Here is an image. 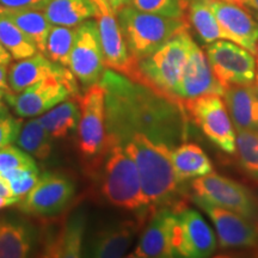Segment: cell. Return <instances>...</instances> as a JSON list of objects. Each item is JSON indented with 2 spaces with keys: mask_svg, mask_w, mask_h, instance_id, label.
Segmentation results:
<instances>
[{
  "mask_svg": "<svg viewBox=\"0 0 258 258\" xmlns=\"http://www.w3.org/2000/svg\"><path fill=\"white\" fill-rule=\"evenodd\" d=\"M222 97L235 131L258 132V90L254 84L228 86Z\"/></svg>",
  "mask_w": 258,
  "mask_h": 258,
  "instance_id": "44dd1931",
  "label": "cell"
},
{
  "mask_svg": "<svg viewBox=\"0 0 258 258\" xmlns=\"http://www.w3.org/2000/svg\"><path fill=\"white\" fill-rule=\"evenodd\" d=\"M10 169H37L36 161L22 148L9 145L0 150V172Z\"/></svg>",
  "mask_w": 258,
  "mask_h": 258,
  "instance_id": "836d02e7",
  "label": "cell"
},
{
  "mask_svg": "<svg viewBox=\"0 0 258 258\" xmlns=\"http://www.w3.org/2000/svg\"><path fill=\"white\" fill-rule=\"evenodd\" d=\"M93 2L98 8L95 18L106 69L139 82L138 62L129 54L117 15L103 2Z\"/></svg>",
  "mask_w": 258,
  "mask_h": 258,
  "instance_id": "8fae6325",
  "label": "cell"
},
{
  "mask_svg": "<svg viewBox=\"0 0 258 258\" xmlns=\"http://www.w3.org/2000/svg\"><path fill=\"white\" fill-rule=\"evenodd\" d=\"M254 86H256L258 90V56H257V70H256V77H254Z\"/></svg>",
  "mask_w": 258,
  "mask_h": 258,
  "instance_id": "f6af8a7d",
  "label": "cell"
},
{
  "mask_svg": "<svg viewBox=\"0 0 258 258\" xmlns=\"http://www.w3.org/2000/svg\"><path fill=\"white\" fill-rule=\"evenodd\" d=\"M53 0H0V5L9 10H38L43 11Z\"/></svg>",
  "mask_w": 258,
  "mask_h": 258,
  "instance_id": "8d00e7d4",
  "label": "cell"
},
{
  "mask_svg": "<svg viewBox=\"0 0 258 258\" xmlns=\"http://www.w3.org/2000/svg\"><path fill=\"white\" fill-rule=\"evenodd\" d=\"M235 152L241 170L258 183V132L235 131Z\"/></svg>",
  "mask_w": 258,
  "mask_h": 258,
  "instance_id": "1f68e13d",
  "label": "cell"
},
{
  "mask_svg": "<svg viewBox=\"0 0 258 258\" xmlns=\"http://www.w3.org/2000/svg\"><path fill=\"white\" fill-rule=\"evenodd\" d=\"M85 217L83 214L64 221L56 233L43 244L42 256L50 258H78L83 253Z\"/></svg>",
  "mask_w": 258,
  "mask_h": 258,
  "instance_id": "7402d4cb",
  "label": "cell"
},
{
  "mask_svg": "<svg viewBox=\"0 0 258 258\" xmlns=\"http://www.w3.org/2000/svg\"><path fill=\"white\" fill-rule=\"evenodd\" d=\"M5 15L34 42L37 50L44 54L48 34L53 25L48 21L44 12L38 11V10L6 9Z\"/></svg>",
  "mask_w": 258,
  "mask_h": 258,
  "instance_id": "83f0119b",
  "label": "cell"
},
{
  "mask_svg": "<svg viewBox=\"0 0 258 258\" xmlns=\"http://www.w3.org/2000/svg\"><path fill=\"white\" fill-rule=\"evenodd\" d=\"M0 43L16 61L27 59L37 53V47L34 42L5 15V12L0 15Z\"/></svg>",
  "mask_w": 258,
  "mask_h": 258,
  "instance_id": "f546056e",
  "label": "cell"
},
{
  "mask_svg": "<svg viewBox=\"0 0 258 258\" xmlns=\"http://www.w3.org/2000/svg\"><path fill=\"white\" fill-rule=\"evenodd\" d=\"M224 92V86L215 79L206 53L192 40L184 72L177 85L173 97L176 101L183 104L199 96L207 93H217L222 96Z\"/></svg>",
  "mask_w": 258,
  "mask_h": 258,
  "instance_id": "ac0fdd59",
  "label": "cell"
},
{
  "mask_svg": "<svg viewBox=\"0 0 258 258\" xmlns=\"http://www.w3.org/2000/svg\"><path fill=\"white\" fill-rule=\"evenodd\" d=\"M226 2H231V3H237V4H240V5H244L245 0H226Z\"/></svg>",
  "mask_w": 258,
  "mask_h": 258,
  "instance_id": "bcb514c9",
  "label": "cell"
},
{
  "mask_svg": "<svg viewBox=\"0 0 258 258\" xmlns=\"http://www.w3.org/2000/svg\"><path fill=\"white\" fill-rule=\"evenodd\" d=\"M177 213L171 207L154 209L148 217L140 239L133 252V258H166L175 256V228Z\"/></svg>",
  "mask_w": 258,
  "mask_h": 258,
  "instance_id": "2e32d148",
  "label": "cell"
},
{
  "mask_svg": "<svg viewBox=\"0 0 258 258\" xmlns=\"http://www.w3.org/2000/svg\"><path fill=\"white\" fill-rule=\"evenodd\" d=\"M76 186L67 177L44 173L18 203L19 209L34 217H51L63 211L72 201Z\"/></svg>",
  "mask_w": 258,
  "mask_h": 258,
  "instance_id": "5bb4252c",
  "label": "cell"
},
{
  "mask_svg": "<svg viewBox=\"0 0 258 258\" xmlns=\"http://www.w3.org/2000/svg\"><path fill=\"white\" fill-rule=\"evenodd\" d=\"M41 124L53 139H64L78 128L80 106L78 99H66L40 116Z\"/></svg>",
  "mask_w": 258,
  "mask_h": 258,
  "instance_id": "d4e9b609",
  "label": "cell"
},
{
  "mask_svg": "<svg viewBox=\"0 0 258 258\" xmlns=\"http://www.w3.org/2000/svg\"><path fill=\"white\" fill-rule=\"evenodd\" d=\"M186 19L194 30L198 32L203 43L208 44L218 40H228L207 0H188Z\"/></svg>",
  "mask_w": 258,
  "mask_h": 258,
  "instance_id": "4316f807",
  "label": "cell"
},
{
  "mask_svg": "<svg viewBox=\"0 0 258 258\" xmlns=\"http://www.w3.org/2000/svg\"><path fill=\"white\" fill-rule=\"evenodd\" d=\"M38 178H40L38 169L23 171L17 178L10 182L12 191H14V195L16 198H19L21 200L23 199L24 196L34 188V185L36 184Z\"/></svg>",
  "mask_w": 258,
  "mask_h": 258,
  "instance_id": "d590c367",
  "label": "cell"
},
{
  "mask_svg": "<svg viewBox=\"0 0 258 258\" xmlns=\"http://www.w3.org/2000/svg\"><path fill=\"white\" fill-rule=\"evenodd\" d=\"M43 12L53 25L76 28L95 18L98 8L93 0H53Z\"/></svg>",
  "mask_w": 258,
  "mask_h": 258,
  "instance_id": "cb8c5ba5",
  "label": "cell"
},
{
  "mask_svg": "<svg viewBox=\"0 0 258 258\" xmlns=\"http://www.w3.org/2000/svg\"><path fill=\"white\" fill-rule=\"evenodd\" d=\"M150 217V215H148ZM148 217H140L137 220H125L103 227L90 240L89 256L98 258H117L125 256L134 238L146 222Z\"/></svg>",
  "mask_w": 258,
  "mask_h": 258,
  "instance_id": "ffe728a7",
  "label": "cell"
},
{
  "mask_svg": "<svg viewBox=\"0 0 258 258\" xmlns=\"http://www.w3.org/2000/svg\"><path fill=\"white\" fill-rule=\"evenodd\" d=\"M175 256L184 258L211 257L217 251L218 241L214 232L201 213L196 209L179 207L175 209Z\"/></svg>",
  "mask_w": 258,
  "mask_h": 258,
  "instance_id": "4fadbf2b",
  "label": "cell"
},
{
  "mask_svg": "<svg viewBox=\"0 0 258 258\" xmlns=\"http://www.w3.org/2000/svg\"><path fill=\"white\" fill-rule=\"evenodd\" d=\"M254 17H256V19H257V22H258V12H256V14H254Z\"/></svg>",
  "mask_w": 258,
  "mask_h": 258,
  "instance_id": "c3c4849f",
  "label": "cell"
},
{
  "mask_svg": "<svg viewBox=\"0 0 258 258\" xmlns=\"http://www.w3.org/2000/svg\"><path fill=\"white\" fill-rule=\"evenodd\" d=\"M0 196H3V198H16L10 182L2 175H0Z\"/></svg>",
  "mask_w": 258,
  "mask_h": 258,
  "instance_id": "74e56055",
  "label": "cell"
},
{
  "mask_svg": "<svg viewBox=\"0 0 258 258\" xmlns=\"http://www.w3.org/2000/svg\"><path fill=\"white\" fill-rule=\"evenodd\" d=\"M123 147L138 167L151 208L154 211L160 207H180L175 201L180 184L171 161V147L144 134L133 135Z\"/></svg>",
  "mask_w": 258,
  "mask_h": 258,
  "instance_id": "7a4b0ae2",
  "label": "cell"
},
{
  "mask_svg": "<svg viewBox=\"0 0 258 258\" xmlns=\"http://www.w3.org/2000/svg\"><path fill=\"white\" fill-rule=\"evenodd\" d=\"M34 235L28 226L11 220H0V258H23L30 254Z\"/></svg>",
  "mask_w": 258,
  "mask_h": 258,
  "instance_id": "484cf974",
  "label": "cell"
},
{
  "mask_svg": "<svg viewBox=\"0 0 258 258\" xmlns=\"http://www.w3.org/2000/svg\"><path fill=\"white\" fill-rule=\"evenodd\" d=\"M69 69L84 88L88 89L101 82L106 66L98 27L93 19H88L77 27Z\"/></svg>",
  "mask_w": 258,
  "mask_h": 258,
  "instance_id": "30bf717a",
  "label": "cell"
},
{
  "mask_svg": "<svg viewBox=\"0 0 258 258\" xmlns=\"http://www.w3.org/2000/svg\"><path fill=\"white\" fill-rule=\"evenodd\" d=\"M77 99L80 106V118L77 128L78 151L95 169L108 148L105 91L98 83L86 89L82 96H77Z\"/></svg>",
  "mask_w": 258,
  "mask_h": 258,
  "instance_id": "8992f818",
  "label": "cell"
},
{
  "mask_svg": "<svg viewBox=\"0 0 258 258\" xmlns=\"http://www.w3.org/2000/svg\"><path fill=\"white\" fill-rule=\"evenodd\" d=\"M6 11V9L3 5H0V15H3Z\"/></svg>",
  "mask_w": 258,
  "mask_h": 258,
  "instance_id": "7dc6e473",
  "label": "cell"
},
{
  "mask_svg": "<svg viewBox=\"0 0 258 258\" xmlns=\"http://www.w3.org/2000/svg\"><path fill=\"white\" fill-rule=\"evenodd\" d=\"M99 84L105 91L108 146H123L135 134L171 148L188 139V116L182 103L110 69Z\"/></svg>",
  "mask_w": 258,
  "mask_h": 258,
  "instance_id": "6da1fadb",
  "label": "cell"
},
{
  "mask_svg": "<svg viewBox=\"0 0 258 258\" xmlns=\"http://www.w3.org/2000/svg\"><path fill=\"white\" fill-rule=\"evenodd\" d=\"M51 77L62 79L72 88L77 96H79L78 86L76 82L77 78L71 72V70L53 62L42 53H36L30 57L18 60L14 64H10L8 82L11 91L14 93H19L28 89L29 86L43 79L51 78Z\"/></svg>",
  "mask_w": 258,
  "mask_h": 258,
  "instance_id": "d6986e66",
  "label": "cell"
},
{
  "mask_svg": "<svg viewBox=\"0 0 258 258\" xmlns=\"http://www.w3.org/2000/svg\"><path fill=\"white\" fill-rule=\"evenodd\" d=\"M128 5L148 14L186 19L188 0H128Z\"/></svg>",
  "mask_w": 258,
  "mask_h": 258,
  "instance_id": "d6a6232c",
  "label": "cell"
},
{
  "mask_svg": "<svg viewBox=\"0 0 258 258\" xmlns=\"http://www.w3.org/2000/svg\"><path fill=\"white\" fill-rule=\"evenodd\" d=\"M192 195L258 222V202L237 180L212 172L191 180Z\"/></svg>",
  "mask_w": 258,
  "mask_h": 258,
  "instance_id": "9c48e42d",
  "label": "cell"
},
{
  "mask_svg": "<svg viewBox=\"0 0 258 258\" xmlns=\"http://www.w3.org/2000/svg\"><path fill=\"white\" fill-rule=\"evenodd\" d=\"M191 41L189 28L182 29L152 54L139 60V83L175 99L173 95L184 72Z\"/></svg>",
  "mask_w": 258,
  "mask_h": 258,
  "instance_id": "5b68a950",
  "label": "cell"
},
{
  "mask_svg": "<svg viewBox=\"0 0 258 258\" xmlns=\"http://www.w3.org/2000/svg\"><path fill=\"white\" fill-rule=\"evenodd\" d=\"M71 96L77 97V93L69 84L62 79L51 77L29 86L19 93H10L8 103L18 117L31 118L44 114Z\"/></svg>",
  "mask_w": 258,
  "mask_h": 258,
  "instance_id": "9a60e30c",
  "label": "cell"
},
{
  "mask_svg": "<svg viewBox=\"0 0 258 258\" xmlns=\"http://www.w3.org/2000/svg\"><path fill=\"white\" fill-rule=\"evenodd\" d=\"M99 2H103L105 5H108L116 15L121 9L128 5V0H99Z\"/></svg>",
  "mask_w": 258,
  "mask_h": 258,
  "instance_id": "ab89813d",
  "label": "cell"
},
{
  "mask_svg": "<svg viewBox=\"0 0 258 258\" xmlns=\"http://www.w3.org/2000/svg\"><path fill=\"white\" fill-rule=\"evenodd\" d=\"M244 6H247V8H251L258 12V0H245Z\"/></svg>",
  "mask_w": 258,
  "mask_h": 258,
  "instance_id": "ee69618b",
  "label": "cell"
},
{
  "mask_svg": "<svg viewBox=\"0 0 258 258\" xmlns=\"http://www.w3.org/2000/svg\"><path fill=\"white\" fill-rule=\"evenodd\" d=\"M186 115L201 129L212 144L226 154L235 153L237 132L225 99L217 93H207L183 103Z\"/></svg>",
  "mask_w": 258,
  "mask_h": 258,
  "instance_id": "52a82bcc",
  "label": "cell"
},
{
  "mask_svg": "<svg viewBox=\"0 0 258 258\" xmlns=\"http://www.w3.org/2000/svg\"><path fill=\"white\" fill-rule=\"evenodd\" d=\"M95 169L101 171V192L109 205L129 212H153L144 194L138 167L122 145H109Z\"/></svg>",
  "mask_w": 258,
  "mask_h": 258,
  "instance_id": "3957f363",
  "label": "cell"
},
{
  "mask_svg": "<svg viewBox=\"0 0 258 258\" xmlns=\"http://www.w3.org/2000/svg\"><path fill=\"white\" fill-rule=\"evenodd\" d=\"M51 135L41 124L38 117H31L22 124L16 145L38 160H47L53 151Z\"/></svg>",
  "mask_w": 258,
  "mask_h": 258,
  "instance_id": "f1b7e54d",
  "label": "cell"
},
{
  "mask_svg": "<svg viewBox=\"0 0 258 258\" xmlns=\"http://www.w3.org/2000/svg\"><path fill=\"white\" fill-rule=\"evenodd\" d=\"M117 18L129 54L137 62L152 54L182 29L189 28L188 19L148 14L129 5L117 12Z\"/></svg>",
  "mask_w": 258,
  "mask_h": 258,
  "instance_id": "277c9868",
  "label": "cell"
},
{
  "mask_svg": "<svg viewBox=\"0 0 258 258\" xmlns=\"http://www.w3.org/2000/svg\"><path fill=\"white\" fill-rule=\"evenodd\" d=\"M205 53L215 79L224 86L254 83L257 56L230 40H218L205 46Z\"/></svg>",
  "mask_w": 258,
  "mask_h": 258,
  "instance_id": "ba28073f",
  "label": "cell"
},
{
  "mask_svg": "<svg viewBox=\"0 0 258 258\" xmlns=\"http://www.w3.org/2000/svg\"><path fill=\"white\" fill-rule=\"evenodd\" d=\"M22 124H23L22 117L17 118L10 115L9 112L0 115V150L16 143Z\"/></svg>",
  "mask_w": 258,
  "mask_h": 258,
  "instance_id": "e575fe53",
  "label": "cell"
},
{
  "mask_svg": "<svg viewBox=\"0 0 258 258\" xmlns=\"http://www.w3.org/2000/svg\"><path fill=\"white\" fill-rule=\"evenodd\" d=\"M76 34L77 27L70 28L62 27V25H51L47 37L44 55L53 62L69 67Z\"/></svg>",
  "mask_w": 258,
  "mask_h": 258,
  "instance_id": "4dcf8cb0",
  "label": "cell"
},
{
  "mask_svg": "<svg viewBox=\"0 0 258 258\" xmlns=\"http://www.w3.org/2000/svg\"><path fill=\"white\" fill-rule=\"evenodd\" d=\"M227 38L258 56V22L244 5L226 0H207Z\"/></svg>",
  "mask_w": 258,
  "mask_h": 258,
  "instance_id": "e0dca14e",
  "label": "cell"
},
{
  "mask_svg": "<svg viewBox=\"0 0 258 258\" xmlns=\"http://www.w3.org/2000/svg\"><path fill=\"white\" fill-rule=\"evenodd\" d=\"M191 201L206 213L214 226L222 249L258 247V222L192 195Z\"/></svg>",
  "mask_w": 258,
  "mask_h": 258,
  "instance_id": "7c38bea8",
  "label": "cell"
},
{
  "mask_svg": "<svg viewBox=\"0 0 258 258\" xmlns=\"http://www.w3.org/2000/svg\"><path fill=\"white\" fill-rule=\"evenodd\" d=\"M10 93H12V92H8V91H5V90L0 89V115L8 114L9 112L8 97Z\"/></svg>",
  "mask_w": 258,
  "mask_h": 258,
  "instance_id": "60d3db41",
  "label": "cell"
},
{
  "mask_svg": "<svg viewBox=\"0 0 258 258\" xmlns=\"http://www.w3.org/2000/svg\"><path fill=\"white\" fill-rule=\"evenodd\" d=\"M8 72H9V66L0 64V89L5 90V91H8V92H12L11 89H10V86H9Z\"/></svg>",
  "mask_w": 258,
  "mask_h": 258,
  "instance_id": "f35d334b",
  "label": "cell"
},
{
  "mask_svg": "<svg viewBox=\"0 0 258 258\" xmlns=\"http://www.w3.org/2000/svg\"><path fill=\"white\" fill-rule=\"evenodd\" d=\"M12 61V56L10 55V53L5 49L4 46L0 43V64H4V66H10Z\"/></svg>",
  "mask_w": 258,
  "mask_h": 258,
  "instance_id": "7bdbcfd3",
  "label": "cell"
},
{
  "mask_svg": "<svg viewBox=\"0 0 258 258\" xmlns=\"http://www.w3.org/2000/svg\"><path fill=\"white\" fill-rule=\"evenodd\" d=\"M171 161L179 184L214 172L211 158L195 143H180L171 148Z\"/></svg>",
  "mask_w": 258,
  "mask_h": 258,
  "instance_id": "603a6c76",
  "label": "cell"
},
{
  "mask_svg": "<svg viewBox=\"0 0 258 258\" xmlns=\"http://www.w3.org/2000/svg\"><path fill=\"white\" fill-rule=\"evenodd\" d=\"M19 202H21L19 198H3V196H0V211L4 208L11 207L14 205H18Z\"/></svg>",
  "mask_w": 258,
  "mask_h": 258,
  "instance_id": "b9f144b4",
  "label": "cell"
}]
</instances>
